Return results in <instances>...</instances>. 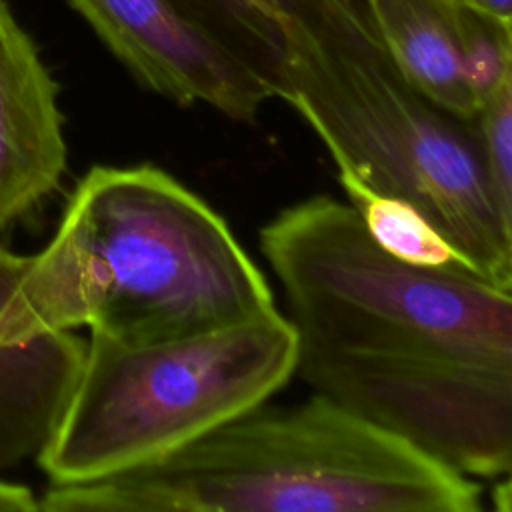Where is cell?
Wrapping results in <instances>:
<instances>
[{
    "mask_svg": "<svg viewBox=\"0 0 512 512\" xmlns=\"http://www.w3.org/2000/svg\"><path fill=\"white\" fill-rule=\"evenodd\" d=\"M220 50L280 98L300 48L358 18L364 0H170Z\"/></svg>",
    "mask_w": 512,
    "mask_h": 512,
    "instance_id": "cell-9",
    "label": "cell"
},
{
    "mask_svg": "<svg viewBox=\"0 0 512 512\" xmlns=\"http://www.w3.org/2000/svg\"><path fill=\"white\" fill-rule=\"evenodd\" d=\"M0 244V306L26 266ZM86 340L72 330L24 344H0V470L36 458L56 428L84 362Z\"/></svg>",
    "mask_w": 512,
    "mask_h": 512,
    "instance_id": "cell-8",
    "label": "cell"
},
{
    "mask_svg": "<svg viewBox=\"0 0 512 512\" xmlns=\"http://www.w3.org/2000/svg\"><path fill=\"white\" fill-rule=\"evenodd\" d=\"M468 6H474L486 14L512 20V0H462Z\"/></svg>",
    "mask_w": 512,
    "mask_h": 512,
    "instance_id": "cell-15",
    "label": "cell"
},
{
    "mask_svg": "<svg viewBox=\"0 0 512 512\" xmlns=\"http://www.w3.org/2000/svg\"><path fill=\"white\" fill-rule=\"evenodd\" d=\"M226 220L152 164L94 166L0 306V344L88 326L122 342L186 336L276 312Z\"/></svg>",
    "mask_w": 512,
    "mask_h": 512,
    "instance_id": "cell-2",
    "label": "cell"
},
{
    "mask_svg": "<svg viewBox=\"0 0 512 512\" xmlns=\"http://www.w3.org/2000/svg\"><path fill=\"white\" fill-rule=\"evenodd\" d=\"M290 308L294 374L470 478L512 466V288L382 250L316 194L260 230Z\"/></svg>",
    "mask_w": 512,
    "mask_h": 512,
    "instance_id": "cell-1",
    "label": "cell"
},
{
    "mask_svg": "<svg viewBox=\"0 0 512 512\" xmlns=\"http://www.w3.org/2000/svg\"><path fill=\"white\" fill-rule=\"evenodd\" d=\"M340 184L366 232L388 254L424 268L474 272L440 230L412 204L378 194L348 176H340Z\"/></svg>",
    "mask_w": 512,
    "mask_h": 512,
    "instance_id": "cell-11",
    "label": "cell"
},
{
    "mask_svg": "<svg viewBox=\"0 0 512 512\" xmlns=\"http://www.w3.org/2000/svg\"><path fill=\"white\" fill-rule=\"evenodd\" d=\"M0 512H38L32 488L0 478Z\"/></svg>",
    "mask_w": 512,
    "mask_h": 512,
    "instance_id": "cell-14",
    "label": "cell"
},
{
    "mask_svg": "<svg viewBox=\"0 0 512 512\" xmlns=\"http://www.w3.org/2000/svg\"><path fill=\"white\" fill-rule=\"evenodd\" d=\"M476 134L494 200L504 220L512 224V78L482 100Z\"/></svg>",
    "mask_w": 512,
    "mask_h": 512,
    "instance_id": "cell-13",
    "label": "cell"
},
{
    "mask_svg": "<svg viewBox=\"0 0 512 512\" xmlns=\"http://www.w3.org/2000/svg\"><path fill=\"white\" fill-rule=\"evenodd\" d=\"M398 72L450 114L476 122L478 100L462 60L458 0H364Z\"/></svg>",
    "mask_w": 512,
    "mask_h": 512,
    "instance_id": "cell-10",
    "label": "cell"
},
{
    "mask_svg": "<svg viewBox=\"0 0 512 512\" xmlns=\"http://www.w3.org/2000/svg\"><path fill=\"white\" fill-rule=\"evenodd\" d=\"M104 46L146 90L178 106L206 104L252 124L272 98L170 0H68Z\"/></svg>",
    "mask_w": 512,
    "mask_h": 512,
    "instance_id": "cell-6",
    "label": "cell"
},
{
    "mask_svg": "<svg viewBox=\"0 0 512 512\" xmlns=\"http://www.w3.org/2000/svg\"><path fill=\"white\" fill-rule=\"evenodd\" d=\"M492 496H494V506H496L498 512H510V508H512V502H510L512 490H510L508 474L502 476V482H496V486L492 490Z\"/></svg>",
    "mask_w": 512,
    "mask_h": 512,
    "instance_id": "cell-16",
    "label": "cell"
},
{
    "mask_svg": "<svg viewBox=\"0 0 512 512\" xmlns=\"http://www.w3.org/2000/svg\"><path fill=\"white\" fill-rule=\"evenodd\" d=\"M280 98L318 134L340 176L412 204L476 274L512 288V224L494 200L476 122L398 72L366 10L298 50Z\"/></svg>",
    "mask_w": 512,
    "mask_h": 512,
    "instance_id": "cell-4",
    "label": "cell"
},
{
    "mask_svg": "<svg viewBox=\"0 0 512 512\" xmlns=\"http://www.w3.org/2000/svg\"><path fill=\"white\" fill-rule=\"evenodd\" d=\"M42 512H478L482 486L316 394L266 402L146 464L50 484Z\"/></svg>",
    "mask_w": 512,
    "mask_h": 512,
    "instance_id": "cell-3",
    "label": "cell"
},
{
    "mask_svg": "<svg viewBox=\"0 0 512 512\" xmlns=\"http://www.w3.org/2000/svg\"><path fill=\"white\" fill-rule=\"evenodd\" d=\"M64 170L58 84L0 0V236L58 188Z\"/></svg>",
    "mask_w": 512,
    "mask_h": 512,
    "instance_id": "cell-7",
    "label": "cell"
},
{
    "mask_svg": "<svg viewBox=\"0 0 512 512\" xmlns=\"http://www.w3.org/2000/svg\"><path fill=\"white\" fill-rule=\"evenodd\" d=\"M458 22L464 72L480 106L498 84L512 78V20L458 0Z\"/></svg>",
    "mask_w": 512,
    "mask_h": 512,
    "instance_id": "cell-12",
    "label": "cell"
},
{
    "mask_svg": "<svg viewBox=\"0 0 512 512\" xmlns=\"http://www.w3.org/2000/svg\"><path fill=\"white\" fill-rule=\"evenodd\" d=\"M294 364L296 332L278 310L148 342L90 332L80 376L36 462L50 484L146 464L266 402Z\"/></svg>",
    "mask_w": 512,
    "mask_h": 512,
    "instance_id": "cell-5",
    "label": "cell"
}]
</instances>
